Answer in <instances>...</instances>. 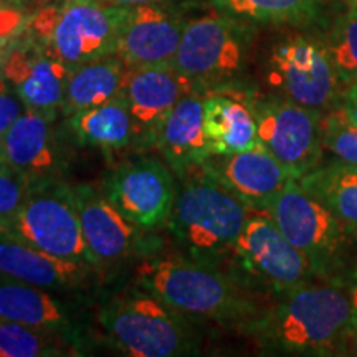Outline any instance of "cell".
I'll list each match as a JSON object with an SVG mask.
<instances>
[{
	"mask_svg": "<svg viewBox=\"0 0 357 357\" xmlns=\"http://www.w3.org/2000/svg\"><path fill=\"white\" fill-rule=\"evenodd\" d=\"M276 296L243 329L260 349L283 356H344L354 328L342 284L312 281Z\"/></svg>",
	"mask_w": 357,
	"mask_h": 357,
	"instance_id": "6da1fadb",
	"label": "cell"
},
{
	"mask_svg": "<svg viewBox=\"0 0 357 357\" xmlns=\"http://www.w3.org/2000/svg\"><path fill=\"white\" fill-rule=\"evenodd\" d=\"M136 278L144 291L185 316L245 329L261 311L240 276L194 258H149Z\"/></svg>",
	"mask_w": 357,
	"mask_h": 357,
	"instance_id": "7a4b0ae2",
	"label": "cell"
},
{
	"mask_svg": "<svg viewBox=\"0 0 357 357\" xmlns=\"http://www.w3.org/2000/svg\"><path fill=\"white\" fill-rule=\"evenodd\" d=\"M266 212L305 257L316 280L344 287L357 265L356 231L296 178H289Z\"/></svg>",
	"mask_w": 357,
	"mask_h": 357,
	"instance_id": "3957f363",
	"label": "cell"
},
{
	"mask_svg": "<svg viewBox=\"0 0 357 357\" xmlns=\"http://www.w3.org/2000/svg\"><path fill=\"white\" fill-rule=\"evenodd\" d=\"M250 212L247 204L199 169L177 192L167 223L190 258L220 266L227 257H234Z\"/></svg>",
	"mask_w": 357,
	"mask_h": 357,
	"instance_id": "277c9868",
	"label": "cell"
},
{
	"mask_svg": "<svg viewBox=\"0 0 357 357\" xmlns=\"http://www.w3.org/2000/svg\"><path fill=\"white\" fill-rule=\"evenodd\" d=\"M131 7L101 0H63L42 7L30 29L45 50L75 70L77 66L116 55Z\"/></svg>",
	"mask_w": 357,
	"mask_h": 357,
	"instance_id": "5b68a950",
	"label": "cell"
},
{
	"mask_svg": "<svg viewBox=\"0 0 357 357\" xmlns=\"http://www.w3.org/2000/svg\"><path fill=\"white\" fill-rule=\"evenodd\" d=\"M100 324L116 347L134 357L197 354L200 344L187 316L147 291L109 301L100 310Z\"/></svg>",
	"mask_w": 357,
	"mask_h": 357,
	"instance_id": "8992f818",
	"label": "cell"
},
{
	"mask_svg": "<svg viewBox=\"0 0 357 357\" xmlns=\"http://www.w3.org/2000/svg\"><path fill=\"white\" fill-rule=\"evenodd\" d=\"M0 230L53 257L98 266L83 236L73 187L58 178L33 184L19 211L0 220Z\"/></svg>",
	"mask_w": 357,
	"mask_h": 357,
	"instance_id": "52a82bcc",
	"label": "cell"
},
{
	"mask_svg": "<svg viewBox=\"0 0 357 357\" xmlns=\"http://www.w3.org/2000/svg\"><path fill=\"white\" fill-rule=\"evenodd\" d=\"M268 84L276 95L326 114L339 108L346 83L334 68L321 35L289 33L271 48Z\"/></svg>",
	"mask_w": 357,
	"mask_h": 357,
	"instance_id": "ba28073f",
	"label": "cell"
},
{
	"mask_svg": "<svg viewBox=\"0 0 357 357\" xmlns=\"http://www.w3.org/2000/svg\"><path fill=\"white\" fill-rule=\"evenodd\" d=\"M252 24L227 13L187 22L172 65L194 91L231 83L247 60Z\"/></svg>",
	"mask_w": 357,
	"mask_h": 357,
	"instance_id": "9c48e42d",
	"label": "cell"
},
{
	"mask_svg": "<svg viewBox=\"0 0 357 357\" xmlns=\"http://www.w3.org/2000/svg\"><path fill=\"white\" fill-rule=\"evenodd\" d=\"M252 101L258 139L288 169L293 178L305 177L323 164V114L280 95L261 96L253 93Z\"/></svg>",
	"mask_w": 357,
	"mask_h": 357,
	"instance_id": "30bf717a",
	"label": "cell"
},
{
	"mask_svg": "<svg viewBox=\"0 0 357 357\" xmlns=\"http://www.w3.org/2000/svg\"><path fill=\"white\" fill-rule=\"evenodd\" d=\"M234 258L243 275H247V284L250 280L275 294L319 281L312 275L305 257L266 211L252 208L236 238Z\"/></svg>",
	"mask_w": 357,
	"mask_h": 357,
	"instance_id": "8fae6325",
	"label": "cell"
},
{
	"mask_svg": "<svg viewBox=\"0 0 357 357\" xmlns=\"http://www.w3.org/2000/svg\"><path fill=\"white\" fill-rule=\"evenodd\" d=\"M102 190L123 215L141 229L166 223L177 197L172 172L154 158L118 166L106 178Z\"/></svg>",
	"mask_w": 357,
	"mask_h": 357,
	"instance_id": "7c38bea8",
	"label": "cell"
},
{
	"mask_svg": "<svg viewBox=\"0 0 357 357\" xmlns=\"http://www.w3.org/2000/svg\"><path fill=\"white\" fill-rule=\"evenodd\" d=\"M192 91L194 88L172 63L128 68L123 96L132 118L134 139L154 144L164 119Z\"/></svg>",
	"mask_w": 357,
	"mask_h": 357,
	"instance_id": "4fadbf2b",
	"label": "cell"
},
{
	"mask_svg": "<svg viewBox=\"0 0 357 357\" xmlns=\"http://www.w3.org/2000/svg\"><path fill=\"white\" fill-rule=\"evenodd\" d=\"M70 71L35 38L7 53L2 77L15 89L26 109L55 118L63 106Z\"/></svg>",
	"mask_w": 357,
	"mask_h": 357,
	"instance_id": "5bb4252c",
	"label": "cell"
},
{
	"mask_svg": "<svg viewBox=\"0 0 357 357\" xmlns=\"http://www.w3.org/2000/svg\"><path fill=\"white\" fill-rule=\"evenodd\" d=\"M250 208L266 211L291 174L263 146L229 155H211L200 167Z\"/></svg>",
	"mask_w": 357,
	"mask_h": 357,
	"instance_id": "9a60e30c",
	"label": "cell"
},
{
	"mask_svg": "<svg viewBox=\"0 0 357 357\" xmlns=\"http://www.w3.org/2000/svg\"><path fill=\"white\" fill-rule=\"evenodd\" d=\"M187 22L155 3L131 7L116 56L128 68L172 63Z\"/></svg>",
	"mask_w": 357,
	"mask_h": 357,
	"instance_id": "2e32d148",
	"label": "cell"
},
{
	"mask_svg": "<svg viewBox=\"0 0 357 357\" xmlns=\"http://www.w3.org/2000/svg\"><path fill=\"white\" fill-rule=\"evenodd\" d=\"M253 91L227 83L204 95V128L212 155H229L261 146L253 113Z\"/></svg>",
	"mask_w": 357,
	"mask_h": 357,
	"instance_id": "e0dca14e",
	"label": "cell"
},
{
	"mask_svg": "<svg viewBox=\"0 0 357 357\" xmlns=\"http://www.w3.org/2000/svg\"><path fill=\"white\" fill-rule=\"evenodd\" d=\"M73 195L83 236L96 265L119 260L139 247L141 227L124 217L105 190L79 184L73 187Z\"/></svg>",
	"mask_w": 357,
	"mask_h": 357,
	"instance_id": "ac0fdd59",
	"label": "cell"
},
{
	"mask_svg": "<svg viewBox=\"0 0 357 357\" xmlns=\"http://www.w3.org/2000/svg\"><path fill=\"white\" fill-rule=\"evenodd\" d=\"M155 146L178 177H187L211 158L204 128V95L187 93L160 126Z\"/></svg>",
	"mask_w": 357,
	"mask_h": 357,
	"instance_id": "d6986e66",
	"label": "cell"
},
{
	"mask_svg": "<svg viewBox=\"0 0 357 357\" xmlns=\"http://www.w3.org/2000/svg\"><path fill=\"white\" fill-rule=\"evenodd\" d=\"M53 118L26 109L0 139L3 159L32 184L52 181L60 169Z\"/></svg>",
	"mask_w": 357,
	"mask_h": 357,
	"instance_id": "ffe728a7",
	"label": "cell"
},
{
	"mask_svg": "<svg viewBox=\"0 0 357 357\" xmlns=\"http://www.w3.org/2000/svg\"><path fill=\"white\" fill-rule=\"evenodd\" d=\"M86 271V265L53 257L0 230V275L48 291H61L77 287Z\"/></svg>",
	"mask_w": 357,
	"mask_h": 357,
	"instance_id": "44dd1931",
	"label": "cell"
},
{
	"mask_svg": "<svg viewBox=\"0 0 357 357\" xmlns=\"http://www.w3.org/2000/svg\"><path fill=\"white\" fill-rule=\"evenodd\" d=\"M0 319L47 329L58 334L71 331L70 316L48 289L0 275Z\"/></svg>",
	"mask_w": 357,
	"mask_h": 357,
	"instance_id": "7402d4cb",
	"label": "cell"
},
{
	"mask_svg": "<svg viewBox=\"0 0 357 357\" xmlns=\"http://www.w3.org/2000/svg\"><path fill=\"white\" fill-rule=\"evenodd\" d=\"M128 66L116 55L98 58L70 71L61 113L73 116L123 95Z\"/></svg>",
	"mask_w": 357,
	"mask_h": 357,
	"instance_id": "603a6c76",
	"label": "cell"
},
{
	"mask_svg": "<svg viewBox=\"0 0 357 357\" xmlns=\"http://www.w3.org/2000/svg\"><path fill=\"white\" fill-rule=\"evenodd\" d=\"M68 126L82 144L105 151L123 149L134 139L132 118L123 95L70 116Z\"/></svg>",
	"mask_w": 357,
	"mask_h": 357,
	"instance_id": "cb8c5ba5",
	"label": "cell"
},
{
	"mask_svg": "<svg viewBox=\"0 0 357 357\" xmlns=\"http://www.w3.org/2000/svg\"><path fill=\"white\" fill-rule=\"evenodd\" d=\"M218 12L247 24L306 26L323 19L324 0H212Z\"/></svg>",
	"mask_w": 357,
	"mask_h": 357,
	"instance_id": "d4e9b609",
	"label": "cell"
},
{
	"mask_svg": "<svg viewBox=\"0 0 357 357\" xmlns=\"http://www.w3.org/2000/svg\"><path fill=\"white\" fill-rule=\"evenodd\" d=\"M344 225L357 234V167L331 160L296 178Z\"/></svg>",
	"mask_w": 357,
	"mask_h": 357,
	"instance_id": "484cf974",
	"label": "cell"
},
{
	"mask_svg": "<svg viewBox=\"0 0 357 357\" xmlns=\"http://www.w3.org/2000/svg\"><path fill=\"white\" fill-rule=\"evenodd\" d=\"M58 334L47 329L0 319V357H53L66 356Z\"/></svg>",
	"mask_w": 357,
	"mask_h": 357,
	"instance_id": "4316f807",
	"label": "cell"
},
{
	"mask_svg": "<svg viewBox=\"0 0 357 357\" xmlns=\"http://www.w3.org/2000/svg\"><path fill=\"white\" fill-rule=\"evenodd\" d=\"M321 37L346 86L357 82V12L344 7L329 22Z\"/></svg>",
	"mask_w": 357,
	"mask_h": 357,
	"instance_id": "83f0119b",
	"label": "cell"
},
{
	"mask_svg": "<svg viewBox=\"0 0 357 357\" xmlns=\"http://www.w3.org/2000/svg\"><path fill=\"white\" fill-rule=\"evenodd\" d=\"M324 151L339 162L357 167V126L347 121L339 109L321 116Z\"/></svg>",
	"mask_w": 357,
	"mask_h": 357,
	"instance_id": "f1b7e54d",
	"label": "cell"
},
{
	"mask_svg": "<svg viewBox=\"0 0 357 357\" xmlns=\"http://www.w3.org/2000/svg\"><path fill=\"white\" fill-rule=\"evenodd\" d=\"M33 184L7 166L0 167V220L8 218L19 211Z\"/></svg>",
	"mask_w": 357,
	"mask_h": 357,
	"instance_id": "f546056e",
	"label": "cell"
},
{
	"mask_svg": "<svg viewBox=\"0 0 357 357\" xmlns=\"http://www.w3.org/2000/svg\"><path fill=\"white\" fill-rule=\"evenodd\" d=\"M26 111V106L15 89L7 83V79L0 73V139L12 128V124Z\"/></svg>",
	"mask_w": 357,
	"mask_h": 357,
	"instance_id": "4dcf8cb0",
	"label": "cell"
},
{
	"mask_svg": "<svg viewBox=\"0 0 357 357\" xmlns=\"http://www.w3.org/2000/svg\"><path fill=\"white\" fill-rule=\"evenodd\" d=\"M26 25V17L22 8L7 6L0 7V45H6L22 33Z\"/></svg>",
	"mask_w": 357,
	"mask_h": 357,
	"instance_id": "1f68e13d",
	"label": "cell"
},
{
	"mask_svg": "<svg viewBox=\"0 0 357 357\" xmlns=\"http://www.w3.org/2000/svg\"><path fill=\"white\" fill-rule=\"evenodd\" d=\"M337 109L344 114L347 121L357 126V82L347 84L344 95H342V101Z\"/></svg>",
	"mask_w": 357,
	"mask_h": 357,
	"instance_id": "d6a6232c",
	"label": "cell"
},
{
	"mask_svg": "<svg viewBox=\"0 0 357 357\" xmlns=\"http://www.w3.org/2000/svg\"><path fill=\"white\" fill-rule=\"evenodd\" d=\"M344 288L347 291V298H349V305H351L352 328H354L357 331V265H356L354 270H352L349 280L346 281Z\"/></svg>",
	"mask_w": 357,
	"mask_h": 357,
	"instance_id": "836d02e7",
	"label": "cell"
},
{
	"mask_svg": "<svg viewBox=\"0 0 357 357\" xmlns=\"http://www.w3.org/2000/svg\"><path fill=\"white\" fill-rule=\"evenodd\" d=\"M101 2L109 3V6H119V7H136L142 6V3H155L160 0H101Z\"/></svg>",
	"mask_w": 357,
	"mask_h": 357,
	"instance_id": "e575fe53",
	"label": "cell"
},
{
	"mask_svg": "<svg viewBox=\"0 0 357 357\" xmlns=\"http://www.w3.org/2000/svg\"><path fill=\"white\" fill-rule=\"evenodd\" d=\"M10 2L13 3L15 7H29V6H37V3L43 2V0H10Z\"/></svg>",
	"mask_w": 357,
	"mask_h": 357,
	"instance_id": "d590c367",
	"label": "cell"
},
{
	"mask_svg": "<svg viewBox=\"0 0 357 357\" xmlns=\"http://www.w3.org/2000/svg\"><path fill=\"white\" fill-rule=\"evenodd\" d=\"M336 2L342 3V7L351 8V10L357 12V0H336Z\"/></svg>",
	"mask_w": 357,
	"mask_h": 357,
	"instance_id": "8d00e7d4",
	"label": "cell"
},
{
	"mask_svg": "<svg viewBox=\"0 0 357 357\" xmlns=\"http://www.w3.org/2000/svg\"><path fill=\"white\" fill-rule=\"evenodd\" d=\"M7 50H6V45H0V73H2V66L6 63V58H7Z\"/></svg>",
	"mask_w": 357,
	"mask_h": 357,
	"instance_id": "74e56055",
	"label": "cell"
},
{
	"mask_svg": "<svg viewBox=\"0 0 357 357\" xmlns=\"http://www.w3.org/2000/svg\"><path fill=\"white\" fill-rule=\"evenodd\" d=\"M7 6H13V3L10 2V0H0V7H7Z\"/></svg>",
	"mask_w": 357,
	"mask_h": 357,
	"instance_id": "f35d334b",
	"label": "cell"
},
{
	"mask_svg": "<svg viewBox=\"0 0 357 357\" xmlns=\"http://www.w3.org/2000/svg\"><path fill=\"white\" fill-rule=\"evenodd\" d=\"M6 166V159H3V154H2V147H0V167Z\"/></svg>",
	"mask_w": 357,
	"mask_h": 357,
	"instance_id": "ab89813d",
	"label": "cell"
}]
</instances>
